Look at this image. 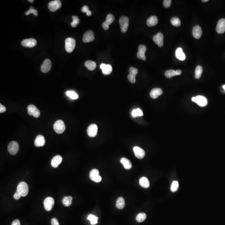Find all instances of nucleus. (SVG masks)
Masks as SVG:
<instances>
[{
    "label": "nucleus",
    "instance_id": "1",
    "mask_svg": "<svg viewBox=\"0 0 225 225\" xmlns=\"http://www.w3.org/2000/svg\"><path fill=\"white\" fill-rule=\"evenodd\" d=\"M29 191L28 185L25 182H21L18 185L16 190V192L18 193L21 196H26Z\"/></svg>",
    "mask_w": 225,
    "mask_h": 225
},
{
    "label": "nucleus",
    "instance_id": "2",
    "mask_svg": "<svg viewBox=\"0 0 225 225\" xmlns=\"http://www.w3.org/2000/svg\"><path fill=\"white\" fill-rule=\"evenodd\" d=\"M53 128L56 133L62 134L65 130V125L62 120H59L55 123L53 125Z\"/></svg>",
    "mask_w": 225,
    "mask_h": 225
},
{
    "label": "nucleus",
    "instance_id": "3",
    "mask_svg": "<svg viewBox=\"0 0 225 225\" xmlns=\"http://www.w3.org/2000/svg\"><path fill=\"white\" fill-rule=\"evenodd\" d=\"M119 23L120 25L122 32L123 33H126L129 26V18L125 16H122L120 18Z\"/></svg>",
    "mask_w": 225,
    "mask_h": 225
},
{
    "label": "nucleus",
    "instance_id": "4",
    "mask_svg": "<svg viewBox=\"0 0 225 225\" xmlns=\"http://www.w3.org/2000/svg\"><path fill=\"white\" fill-rule=\"evenodd\" d=\"M65 49L66 51L70 53L73 51L76 46V41L73 38H68L65 41Z\"/></svg>",
    "mask_w": 225,
    "mask_h": 225
},
{
    "label": "nucleus",
    "instance_id": "5",
    "mask_svg": "<svg viewBox=\"0 0 225 225\" xmlns=\"http://www.w3.org/2000/svg\"><path fill=\"white\" fill-rule=\"evenodd\" d=\"M192 101L196 103L200 106L205 107L208 104L207 99L202 96H198L196 97H193Z\"/></svg>",
    "mask_w": 225,
    "mask_h": 225
},
{
    "label": "nucleus",
    "instance_id": "6",
    "mask_svg": "<svg viewBox=\"0 0 225 225\" xmlns=\"http://www.w3.org/2000/svg\"><path fill=\"white\" fill-rule=\"evenodd\" d=\"M8 151L11 155H16L19 151L18 143L16 141H11L8 145Z\"/></svg>",
    "mask_w": 225,
    "mask_h": 225
},
{
    "label": "nucleus",
    "instance_id": "7",
    "mask_svg": "<svg viewBox=\"0 0 225 225\" xmlns=\"http://www.w3.org/2000/svg\"><path fill=\"white\" fill-rule=\"evenodd\" d=\"M91 180L96 183H99L101 181V177L99 175V172L97 169H93L91 171L89 174Z\"/></svg>",
    "mask_w": 225,
    "mask_h": 225
},
{
    "label": "nucleus",
    "instance_id": "8",
    "mask_svg": "<svg viewBox=\"0 0 225 225\" xmlns=\"http://www.w3.org/2000/svg\"><path fill=\"white\" fill-rule=\"evenodd\" d=\"M44 204L45 210L48 211H50L54 205V200L51 197H48L45 199Z\"/></svg>",
    "mask_w": 225,
    "mask_h": 225
},
{
    "label": "nucleus",
    "instance_id": "9",
    "mask_svg": "<svg viewBox=\"0 0 225 225\" xmlns=\"http://www.w3.org/2000/svg\"><path fill=\"white\" fill-rule=\"evenodd\" d=\"M129 74H128V78L130 83H134L136 82L135 77L138 73V70L135 68L132 67L129 69Z\"/></svg>",
    "mask_w": 225,
    "mask_h": 225
},
{
    "label": "nucleus",
    "instance_id": "10",
    "mask_svg": "<svg viewBox=\"0 0 225 225\" xmlns=\"http://www.w3.org/2000/svg\"><path fill=\"white\" fill-rule=\"evenodd\" d=\"M28 113L30 116H33L34 117L37 118L40 116V111L39 109L34 105H30L28 106Z\"/></svg>",
    "mask_w": 225,
    "mask_h": 225
},
{
    "label": "nucleus",
    "instance_id": "11",
    "mask_svg": "<svg viewBox=\"0 0 225 225\" xmlns=\"http://www.w3.org/2000/svg\"><path fill=\"white\" fill-rule=\"evenodd\" d=\"M61 1L59 0H55L50 1L48 4L49 9L52 12H55L61 7Z\"/></svg>",
    "mask_w": 225,
    "mask_h": 225
},
{
    "label": "nucleus",
    "instance_id": "12",
    "mask_svg": "<svg viewBox=\"0 0 225 225\" xmlns=\"http://www.w3.org/2000/svg\"><path fill=\"white\" fill-rule=\"evenodd\" d=\"M95 39V35L93 31L89 30L86 32L83 36V41L85 43L93 41Z\"/></svg>",
    "mask_w": 225,
    "mask_h": 225
},
{
    "label": "nucleus",
    "instance_id": "13",
    "mask_svg": "<svg viewBox=\"0 0 225 225\" xmlns=\"http://www.w3.org/2000/svg\"><path fill=\"white\" fill-rule=\"evenodd\" d=\"M147 48L145 45H140L138 46V52L137 53V57L140 59L143 60H146V57L145 55V53L146 52Z\"/></svg>",
    "mask_w": 225,
    "mask_h": 225
},
{
    "label": "nucleus",
    "instance_id": "14",
    "mask_svg": "<svg viewBox=\"0 0 225 225\" xmlns=\"http://www.w3.org/2000/svg\"><path fill=\"white\" fill-rule=\"evenodd\" d=\"M98 126L95 124H92L89 125L87 129V134L91 137H94L98 133Z\"/></svg>",
    "mask_w": 225,
    "mask_h": 225
},
{
    "label": "nucleus",
    "instance_id": "15",
    "mask_svg": "<svg viewBox=\"0 0 225 225\" xmlns=\"http://www.w3.org/2000/svg\"><path fill=\"white\" fill-rule=\"evenodd\" d=\"M115 20V17L114 15L111 14H108L106 17V21L102 24V27L104 30H107L109 29V25L113 23Z\"/></svg>",
    "mask_w": 225,
    "mask_h": 225
},
{
    "label": "nucleus",
    "instance_id": "16",
    "mask_svg": "<svg viewBox=\"0 0 225 225\" xmlns=\"http://www.w3.org/2000/svg\"><path fill=\"white\" fill-rule=\"evenodd\" d=\"M52 64L51 61L49 59H46L44 61L41 66V71L44 73H47L50 70L51 68Z\"/></svg>",
    "mask_w": 225,
    "mask_h": 225
},
{
    "label": "nucleus",
    "instance_id": "17",
    "mask_svg": "<svg viewBox=\"0 0 225 225\" xmlns=\"http://www.w3.org/2000/svg\"><path fill=\"white\" fill-rule=\"evenodd\" d=\"M163 39L164 36L163 34L161 33H158L153 36V40L159 47H162L163 45Z\"/></svg>",
    "mask_w": 225,
    "mask_h": 225
},
{
    "label": "nucleus",
    "instance_id": "18",
    "mask_svg": "<svg viewBox=\"0 0 225 225\" xmlns=\"http://www.w3.org/2000/svg\"><path fill=\"white\" fill-rule=\"evenodd\" d=\"M216 31L218 34H223L225 31V19H221L216 26Z\"/></svg>",
    "mask_w": 225,
    "mask_h": 225
},
{
    "label": "nucleus",
    "instance_id": "19",
    "mask_svg": "<svg viewBox=\"0 0 225 225\" xmlns=\"http://www.w3.org/2000/svg\"><path fill=\"white\" fill-rule=\"evenodd\" d=\"M135 157L138 159H142L145 156V152L143 149L138 146H135L133 148Z\"/></svg>",
    "mask_w": 225,
    "mask_h": 225
},
{
    "label": "nucleus",
    "instance_id": "20",
    "mask_svg": "<svg viewBox=\"0 0 225 225\" xmlns=\"http://www.w3.org/2000/svg\"><path fill=\"white\" fill-rule=\"evenodd\" d=\"M21 44L24 47H34L36 45L37 41L34 39H26L22 41Z\"/></svg>",
    "mask_w": 225,
    "mask_h": 225
},
{
    "label": "nucleus",
    "instance_id": "21",
    "mask_svg": "<svg viewBox=\"0 0 225 225\" xmlns=\"http://www.w3.org/2000/svg\"><path fill=\"white\" fill-rule=\"evenodd\" d=\"M100 68L102 70V73L105 75H109L111 73L112 71L111 65L110 64L102 63L100 65Z\"/></svg>",
    "mask_w": 225,
    "mask_h": 225
},
{
    "label": "nucleus",
    "instance_id": "22",
    "mask_svg": "<svg viewBox=\"0 0 225 225\" xmlns=\"http://www.w3.org/2000/svg\"><path fill=\"white\" fill-rule=\"evenodd\" d=\"M63 158L60 155H57L53 158L51 161V165L53 168H56L62 162Z\"/></svg>",
    "mask_w": 225,
    "mask_h": 225
},
{
    "label": "nucleus",
    "instance_id": "23",
    "mask_svg": "<svg viewBox=\"0 0 225 225\" xmlns=\"http://www.w3.org/2000/svg\"><path fill=\"white\" fill-rule=\"evenodd\" d=\"M45 141L44 136L42 135H38L34 141V144L36 147H42L44 146Z\"/></svg>",
    "mask_w": 225,
    "mask_h": 225
},
{
    "label": "nucleus",
    "instance_id": "24",
    "mask_svg": "<svg viewBox=\"0 0 225 225\" xmlns=\"http://www.w3.org/2000/svg\"><path fill=\"white\" fill-rule=\"evenodd\" d=\"M202 31L200 26H196L193 29V35L196 39H199L201 36Z\"/></svg>",
    "mask_w": 225,
    "mask_h": 225
},
{
    "label": "nucleus",
    "instance_id": "25",
    "mask_svg": "<svg viewBox=\"0 0 225 225\" xmlns=\"http://www.w3.org/2000/svg\"><path fill=\"white\" fill-rule=\"evenodd\" d=\"M163 93V91L160 88H155L150 92V96L152 99H156Z\"/></svg>",
    "mask_w": 225,
    "mask_h": 225
},
{
    "label": "nucleus",
    "instance_id": "26",
    "mask_svg": "<svg viewBox=\"0 0 225 225\" xmlns=\"http://www.w3.org/2000/svg\"><path fill=\"white\" fill-rule=\"evenodd\" d=\"M158 19L156 16H153L149 17L147 21V26L149 27L157 25Z\"/></svg>",
    "mask_w": 225,
    "mask_h": 225
},
{
    "label": "nucleus",
    "instance_id": "27",
    "mask_svg": "<svg viewBox=\"0 0 225 225\" xmlns=\"http://www.w3.org/2000/svg\"><path fill=\"white\" fill-rule=\"evenodd\" d=\"M176 55L177 58L179 60L183 61L186 59V55L183 52V50L181 48H179L177 49L176 51Z\"/></svg>",
    "mask_w": 225,
    "mask_h": 225
},
{
    "label": "nucleus",
    "instance_id": "28",
    "mask_svg": "<svg viewBox=\"0 0 225 225\" xmlns=\"http://www.w3.org/2000/svg\"><path fill=\"white\" fill-rule=\"evenodd\" d=\"M139 184L142 187L147 189L150 186V182L148 179L145 177H141L139 180Z\"/></svg>",
    "mask_w": 225,
    "mask_h": 225
},
{
    "label": "nucleus",
    "instance_id": "29",
    "mask_svg": "<svg viewBox=\"0 0 225 225\" xmlns=\"http://www.w3.org/2000/svg\"><path fill=\"white\" fill-rule=\"evenodd\" d=\"M120 162L122 164L124 165L125 168L127 170H129L132 168V165L131 164V162L127 158H123L120 160Z\"/></svg>",
    "mask_w": 225,
    "mask_h": 225
},
{
    "label": "nucleus",
    "instance_id": "30",
    "mask_svg": "<svg viewBox=\"0 0 225 225\" xmlns=\"http://www.w3.org/2000/svg\"><path fill=\"white\" fill-rule=\"evenodd\" d=\"M125 202L124 199L122 197H119L117 200L116 206L119 209H122L124 208Z\"/></svg>",
    "mask_w": 225,
    "mask_h": 225
},
{
    "label": "nucleus",
    "instance_id": "31",
    "mask_svg": "<svg viewBox=\"0 0 225 225\" xmlns=\"http://www.w3.org/2000/svg\"><path fill=\"white\" fill-rule=\"evenodd\" d=\"M85 65L90 71H93L96 67V64L94 61L88 60L85 63Z\"/></svg>",
    "mask_w": 225,
    "mask_h": 225
},
{
    "label": "nucleus",
    "instance_id": "32",
    "mask_svg": "<svg viewBox=\"0 0 225 225\" xmlns=\"http://www.w3.org/2000/svg\"><path fill=\"white\" fill-rule=\"evenodd\" d=\"M73 198L72 196H65L63 198L62 200V203L63 205L66 207H68L72 204V200Z\"/></svg>",
    "mask_w": 225,
    "mask_h": 225
},
{
    "label": "nucleus",
    "instance_id": "33",
    "mask_svg": "<svg viewBox=\"0 0 225 225\" xmlns=\"http://www.w3.org/2000/svg\"><path fill=\"white\" fill-rule=\"evenodd\" d=\"M203 69L202 67L200 65H198L196 68L195 71V77L196 79H199L201 76L202 73Z\"/></svg>",
    "mask_w": 225,
    "mask_h": 225
},
{
    "label": "nucleus",
    "instance_id": "34",
    "mask_svg": "<svg viewBox=\"0 0 225 225\" xmlns=\"http://www.w3.org/2000/svg\"><path fill=\"white\" fill-rule=\"evenodd\" d=\"M177 75L176 71L174 70H168L166 71L165 73V76L167 78H171L174 76Z\"/></svg>",
    "mask_w": 225,
    "mask_h": 225
},
{
    "label": "nucleus",
    "instance_id": "35",
    "mask_svg": "<svg viewBox=\"0 0 225 225\" xmlns=\"http://www.w3.org/2000/svg\"><path fill=\"white\" fill-rule=\"evenodd\" d=\"M146 218V214L144 213H141L138 214L136 217V220L139 223L143 222Z\"/></svg>",
    "mask_w": 225,
    "mask_h": 225
},
{
    "label": "nucleus",
    "instance_id": "36",
    "mask_svg": "<svg viewBox=\"0 0 225 225\" xmlns=\"http://www.w3.org/2000/svg\"><path fill=\"white\" fill-rule=\"evenodd\" d=\"M66 94L68 96L72 99H78V96L76 93L73 91H66Z\"/></svg>",
    "mask_w": 225,
    "mask_h": 225
},
{
    "label": "nucleus",
    "instance_id": "37",
    "mask_svg": "<svg viewBox=\"0 0 225 225\" xmlns=\"http://www.w3.org/2000/svg\"><path fill=\"white\" fill-rule=\"evenodd\" d=\"M171 21L172 25L174 26L179 27L181 26V21L178 17H173L171 19Z\"/></svg>",
    "mask_w": 225,
    "mask_h": 225
},
{
    "label": "nucleus",
    "instance_id": "38",
    "mask_svg": "<svg viewBox=\"0 0 225 225\" xmlns=\"http://www.w3.org/2000/svg\"><path fill=\"white\" fill-rule=\"evenodd\" d=\"M132 115L134 117L137 116H143L142 111L140 109H135L132 112Z\"/></svg>",
    "mask_w": 225,
    "mask_h": 225
},
{
    "label": "nucleus",
    "instance_id": "39",
    "mask_svg": "<svg viewBox=\"0 0 225 225\" xmlns=\"http://www.w3.org/2000/svg\"><path fill=\"white\" fill-rule=\"evenodd\" d=\"M72 18L73 19V21L71 24V25L72 27L75 28L77 27V25L80 23V19L77 16H73Z\"/></svg>",
    "mask_w": 225,
    "mask_h": 225
},
{
    "label": "nucleus",
    "instance_id": "40",
    "mask_svg": "<svg viewBox=\"0 0 225 225\" xmlns=\"http://www.w3.org/2000/svg\"><path fill=\"white\" fill-rule=\"evenodd\" d=\"M179 187V182L177 181H174L171 186V190L173 192H175L178 190Z\"/></svg>",
    "mask_w": 225,
    "mask_h": 225
},
{
    "label": "nucleus",
    "instance_id": "41",
    "mask_svg": "<svg viewBox=\"0 0 225 225\" xmlns=\"http://www.w3.org/2000/svg\"><path fill=\"white\" fill-rule=\"evenodd\" d=\"M32 13H33L35 16H38L37 11V10L34 9V8L33 7L31 6L30 7V9L28 10V11H26L25 13V14H26V16H28V15H29V14Z\"/></svg>",
    "mask_w": 225,
    "mask_h": 225
},
{
    "label": "nucleus",
    "instance_id": "42",
    "mask_svg": "<svg viewBox=\"0 0 225 225\" xmlns=\"http://www.w3.org/2000/svg\"><path fill=\"white\" fill-rule=\"evenodd\" d=\"M81 11L83 13H86L87 16H90L92 14V13L89 10V8L87 6H84L82 7Z\"/></svg>",
    "mask_w": 225,
    "mask_h": 225
},
{
    "label": "nucleus",
    "instance_id": "43",
    "mask_svg": "<svg viewBox=\"0 0 225 225\" xmlns=\"http://www.w3.org/2000/svg\"><path fill=\"white\" fill-rule=\"evenodd\" d=\"M171 0H164L163 1V6L166 8H168L171 6Z\"/></svg>",
    "mask_w": 225,
    "mask_h": 225
},
{
    "label": "nucleus",
    "instance_id": "44",
    "mask_svg": "<svg viewBox=\"0 0 225 225\" xmlns=\"http://www.w3.org/2000/svg\"><path fill=\"white\" fill-rule=\"evenodd\" d=\"M87 218L88 220L90 221L93 220H98V218L97 217L95 216V215H93L92 214L89 215L88 216V217Z\"/></svg>",
    "mask_w": 225,
    "mask_h": 225
},
{
    "label": "nucleus",
    "instance_id": "45",
    "mask_svg": "<svg viewBox=\"0 0 225 225\" xmlns=\"http://www.w3.org/2000/svg\"><path fill=\"white\" fill-rule=\"evenodd\" d=\"M51 225H60L57 219L55 218H53L51 219Z\"/></svg>",
    "mask_w": 225,
    "mask_h": 225
},
{
    "label": "nucleus",
    "instance_id": "46",
    "mask_svg": "<svg viewBox=\"0 0 225 225\" xmlns=\"http://www.w3.org/2000/svg\"><path fill=\"white\" fill-rule=\"evenodd\" d=\"M6 111V108L4 106L0 104V112L1 113H3V112H5Z\"/></svg>",
    "mask_w": 225,
    "mask_h": 225
},
{
    "label": "nucleus",
    "instance_id": "47",
    "mask_svg": "<svg viewBox=\"0 0 225 225\" xmlns=\"http://www.w3.org/2000/svg\"><path fill=\"white\" fill-rule=\"evenodd\" d=\"M11 225H21V223L19 220L16 219L13 221Z\"/></svg>",
    "mask_w": 225,
    "mask_h": 225
},
{
    "label": "nucleus",
    "instance_id": "48",
    "mask_svg": "<svg viewBox=\"0 0 225 225\" xmlns=\"http://www.w3.org/2000/svg\"><path fill=\"white\" fill-rule=\"evenodd\" d=\"M21 196V195H20L18 193L16 192V193L14 194V195H13V197H14V199L16 200H18L20 199V198Z\"/></svg>",
    "mask_w": 225,
    "mask_h": 225
},
{
    "label": "nucleus",
    "instance_id": "49",
    "mask_svg": "<svg viewBox=\"0 0 225 225\" xmlns=\"http://www.w3.org/2000/svg\"><path fill=\"white\" fill-rule=\"evenodd\" d=\"M98 223V220H93L91 221V223L92 225H95Z\"/></svg>",
    "mask_w": 225,
    "mask_h": 225
},
{
    "label": "nucleus",
    "instance_id": "50",
    "mask_svg": "<svg viewBox=\"0 0 225 225\" xmlns=\"http://www.w3.org/2000/svg\"><path fill=\"white\" fill-rule=\"evenodd\" d=\"M176 71L177 73V75H181L182 73V71L180 70H177Z\"/></svg>",
    "mask_w": 225,
    "mask_h": 225
},
{
    "label": "nucleus",
    "instance_id": "51",
    "mask_svg": "<svg viewBox=\"0 0 225 225\" xmlns=\"http://www.w3.org/2000/svg\"><path fill=\"white\" fill-rule=\"evenodd\" d=\"M208 1H209V0H202V1L203 2H206Z\"/></svg>",
    "mask_w": 225,
    "mask_h": 225
},
{
    "label": "nucleus",
    "instance_id": "52",
    "mask_svg": "<svg viewBox=\"0 0 225 225\" xmlns=\"http://www.w3.org/2000/svg\"><path fill=\"white\" fill-rule=\"evenodd\" d=\"M29 1L31 2V3H33V2H34V0H32V1H31V0H29Z\"/></svg>",
    "mask_w": 225,
    "mask_h": 225
},
{
    "label": "nucleus",
    "instance_id": "53",
    "mask_svg": "<svg viewBox=\"0 0 225 225\" xmlns=\"http://www.w3.org/2000/svg\"><path fill=\"white\" fill-rule=\"evenodd\" d=\"M223 89H224V90L225 91V85H223Z\"/></svg>",
    "mask_w": 225,
    "mask_h": 225
}]
</instances>
